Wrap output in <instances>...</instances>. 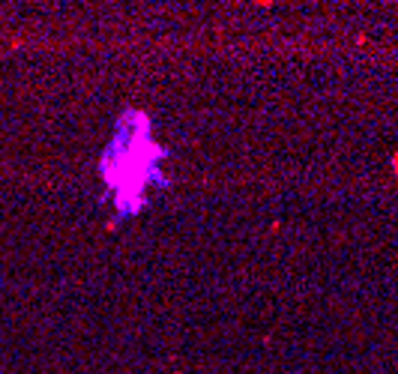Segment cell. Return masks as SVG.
Segmentation results:
<instances>
[{
	"mask_svg": "<svg viewBox=\"0 0 398 374\" xmlns=\"http://www.w3.org/2000/svg\"><path fill=\"white\" fill-rule=\"evenodd\" d=\"M162 150L150 141V123L141 111H126L117 123V135L102 153V180L117 204L120 216L138 213L144 204V186L156 183Z\"/></svg>",
	"mask_w": 398,
	"mask_h": 374,
	"instance_id": "1",
	"label": "cell"
}]
</instances>
